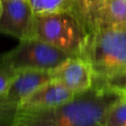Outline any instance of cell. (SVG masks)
I'll return each mask as SVG.
<instances>
[{"label":"cell","mask_w":126,"mask_h":126,"mask_svg":"<svg viewBox=\"0 0 126 126\" xmlns=\"http://www.w3.org/2000/svg\"><path fill=\"white\" fill-rule=\"evenodd\" d=\"M123 94L120 88L94 84L65 103L19 109L13 126H104L109 109Z\"/></svg>","instance_id":"obj_1"},{"label":"cell","mask_w":126,"mask_h":126,"mask_svg":"<svg viewBox=\"0 0 126 126\" xmlns=\"http://www.w3.org/2000/svg\"><path fill=\"white\" fill-rule=\"evenodd\" d=\"M80 56L89 63L94 84L122 89L126 84V26L92 30Z\"/></svg>","instance_id":"obj_2"},{"label":"cell","mask_w":126,"mask_h":126,"mask_svg":"<svg viewBox=\"0 0 126 126\" xmlns=\"http://www.w3.org/2000/svg\"><path fill=\"white\" fill-rule=\"evenodd\" d=\"M87 32L80 20L70 11L34 15L32 37L51 44L71 56H80Z\"/></svg>","instance_id":"obj_3"},{"label":"cell","mask_w":126,"mask_h":126,"mask_svg":"<svg viewBox=\"0 0 126 126\" xmlns=\"http://www.w3.org/2000/svg\"><path fill=\"white\" fill-rule=\"evenodd\" d=\"M65 51L36 37L21 39L13 49L0 54V68L16 73L22 70L51 71L67 58Z\"/></svg>","instance_id":"obj_4"},{"label":"cell","mask_w":126,"mask_h":126,"mask_svg":"<svg viewBox=\"0 0 126 126\" xmlns=\"http://www.w3.org/2000/svg\"><path fill=\"white\" fill-rule=\"evenodd\" d=\"M0 32L24 39L32 37L34 14L29 0H1Z\"/></svg>","instance_id":"obj_5"},{"label":"cell","mask_w":126,"mask_h":126,"mask_svg":"<svg viewBox=\"0 0 126 126\" xmlns=\"http://www.w3.org/2000/svg\"><path fill=\"white\" fill-rule=\"evenodd\" d=\"M78 18L87 33L98 27L126 26V0H99L85 8Z\"/></svg>","instance_id":"obj_6"},{"label":"cell","mask_w":126,"mask_h":126,"mask_svg":"<svg viewBox=\"0 0 126 126\" xmlns=\"http://www.w3.org/2000/svg\"><path fill=\"white\" fill-rule=\"evenodd\" d=\"M51 79L63 83L74 93L89 90L94 85V77L89 63L81 56H71L50 71Z\"/></svg>","instance_id":"obj_7"},{"label":"cell","mask_w":126,"mask_h":126,"mask_svg":"<svg viewBox=\"0 0 126 126\" xmlns=\"http://www.w3.org/2000/svg\"><path fill=\"white\" fill-rule=\"evenodd\" d=\"M76 93L57 80H50L32 93L19 106V109L56 106L73 99Z\"/></svg>","instance_id":"obj_8"},{"label":"cell","mask_w":126,"mask_h":126,"mask_svg":"<svg viewBox=\"0 0 126 126\" xmlns=\"http://www.w3.org/2000/svg\"><path fill=\"white\" fill-rule=\"evenodd\" d=\"M51 79L50 71L22 70L16 72L5 97L13 103L20 104L37 88Z\"/></svg>","instance_id":"obj_9"},{"label":"cell","mask_w":126,"mask_h":126,"mask_svg":"<svg viewBox=\"0 0 126 126\" xmlns=\"http://www.w3.org/2000/svg\"><path fill=\"white\" fill-rule=\"evenodd\" d=\"M78 0H29L34 15L57 12H72Z\"/></svg>","instance_id":"obj_10"},{"label":"cell","mask_w":126,"mask_h":126,"mask_svg":"<svg viewBox=\"0 0 126 126\" xmlns=\"http://www.w3.org/2000/svg\"><path fill=\"white\" fill-rule=\"evenodd\" d=\"M104 126H126V94L109 109Z\"/></svg>","instance_id":"obj_11"},{"label":"cell","mask_w":126,"mask_h":126,"mask_svg":"<svg viewBox=\"0 0 126 126\" xmlns=\"http://www.w3.org/2000/svg\"><path fill=\"white\" fill-rule=\"evenodd\" d=\"M16 73L0 68V97H5Z\"/></svg>","instance_id":"obj_12"},{"label":"cell","mask_w":126,"mask_h":126,"mask_svg":"<svg viewBox=\"0 0 126 126\" xmlns=\"http://www.w3.org/2000/svg\"><path fill=\"white\" fill-rule=\"evenodd\" d=\"M19 105L11 102L6 97H0V116H15Z\"/></svg>","instance_id":"obj_13"},{"label":"cell","mask_w":126,"mask_h":126,"mask_svg":"<svg viewBox=\"0 0 126 126\" xmlns=\"http://www.w3.org/2000/svg\"><path fill=\"white\" fill-rule=\"evenodd\" d=\"M97 1H99V0H78L77 1V4H76V7H75V9L73 10L72 13L75 14L77 17H79V15L81 14V12L85 8H87L88 6L94 4V3L97 2Z\"/></svg>","instance_id":"obj_14"},{"label":"cell","mask_w":126,"mask_h":126,"mask_svg":"<svg viewBox=\"0 0 126 126\" xmlns=\"http://www.w3.org/2000/svg\"><path fill=\"white\" fill-rule=\"evenodd\" d=\"M15 116H0V126H13Z\"/></svg>","instance_id":"obj_15"},{"label":"cell","mask_w":126,"mask_h":126,"mask_svg":"<svg viewBox=\"0 0 126 126\" xmlns=\"http://www.w3.org/2000/svg\"><path fill=\"white\" fill-rule=\"evenodd\" d=\"M122 91H123V92H124V93L126 94V84H125V85H124V86L122 87Z\"/></svg>","instance_id":"obj_16"},{"label":"cell","mask_w":126,"mask_h":126,"mask_svg":"<svg viewBox=\"0 0 126 126\" xmlns=\"http://www.w3.org/2000/svg\"><path fill=\"white\" fill-rule=\"evenodd\" d=\"M1 12H2V1L0 0V14H1Z\"/></svg>","instance_id":"obj_17"}]
</instances>
